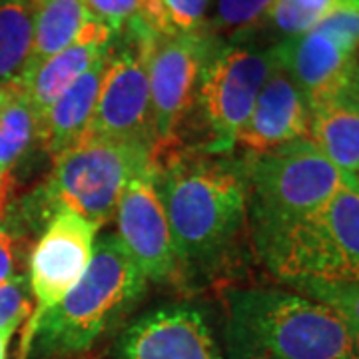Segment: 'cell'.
Segmentation results:
<instances>
[{"mask_svg": "<svg viewBox=\"0 0 359 359\" xmlns=\"http://www.w3.org/2000/svg\"><path fill=\"white\" fill-rule=\"evenodd\" d=\"M154 166L180 273L196 276L224 266L248 224L242 158L170 150Z\"/></svg>", "mask_w": 359, "mask_h": 359, "instance_id": "1", "label": "cell"}, {"mask_svg": "<svg viewBox=\"0 0 359 359\" xmlns=\"http://www.w3.org/2000/svg\"><path fill=\"white\" fill-rule=\"evenodd\" d=\"M230 359H359V332L306 295L269 287L226 294Z\"/></svg>", "mask_w": 359, "mask_h": 359, "instance_id": "2", "label": "cell"}, {"mask_svg": "<svg viewBox=\"0 0 359 359\" xmlns=\"http://www.w3.org/2000/svg\"><path fill=\"white\" fill-rule=\"evenodd\" d=\"M146 283L116 233L96 238L80 282L39 321L30 346L42 359L82 355L138 306ZM30 349V347H28Z\"/></svg>", "mask_w": 359, "mask_h": 359, "instance_id": "3", "label": "cell"}, {"mask_svg": "<svg viewBox=\"0 0 359 359\" xmlns=\"http://www.w3.org/2000/svg\"><path fill=\"white\" fill-rule=\"evenodd\" d=\"M154 144L108 136H82L54 156L48 180L30 194L14 214L26 228L50 222L58 212H72L102 228L114 216L128 180L154 164Z\"/></svg>", "mask_w": 359, "mask_h": 359, "instance_id": "4", "label": "cell"}, {"mask_svg": "<svg viewBox=\"0 0 359 359\" xmlns=\"http://www.w3.org/2000/svg\"><path fill=\"white\" fill-rule=\"evenodd\" d=\"M252 242L264 266L292 290L309 282L359 283V192L347 182L308 218Z\"/></svg>", "mask_w": 359, "mask_h": 359, "instance_id": "5", "label": "cell"}, {"mask_svg": "<svg viewBox=\"0 0 359 359\" xmlns=\"http://www.w3.org/2000/svg\"><path fill=\"white\" fill-rule=\"evenodd\" d=\"M242 164L252 240L308 218L347 184L311 140L292 142L264 154L245 152Z\"/></svg>", "mask_w": 359, "mask_h": 359, "instance_id": "6", "label": "cell"}, {"mask_svg": "<svg viewBox=\"0 0 359 359\" xmlns=\"http://www.w3.org/2000/svg\"><path fill=\"white\" fill-rule=\"evenodd\" d=\"M273 68V46H257L250 36L212 40L192 112L186 120L196 128L192 152L230 154Z\"/></svg>", "mask_w": 359, "mask_h": 359, "instance_id": "7", "label": "cell"}, {"mask_svg": "<svg viewBox=\"0 0 359 359\" xmlns=\"http://www.w3.org/2000/svg\"><path fill=\"white\" fill-rule=\"evenodd\" d=\"M158 34L134 16L116 34L102 88L84 136H108L154 144L148 65Z\"/></svg>", "mask_w": 359, "mask_h": 359, "instance_id": "8", "label": "cell"}, {"mask_svg": "<svg viewBox=\"0 0 359 359\" xmlns=\"http://www.w3.org/2000/svg\"><path fill=\"white\" fill-rule=\"evenodd\" d=\"M98 228L72 212H58L46 224L28 259V287L34 309L25 335L22 353H28L30 337L39 321L58 306L88 268Z\"/></svg>", "mask_w": 359, "mask_h": 359, "instance_id": "9", "label": "cell"}, {"mask_svg": "<svg viewBox=\"0 0 359 359\" xmlns=\"http://www.w3.org/2000/svg\"><path fill=\"white\" fill-rule=\"evenodd\" d=\"M214 36H176L156 40L148 78H150V108L154 124L156 156L176 150L180 134L192 112L200 74Z\"/></svg>", "mask_w": 359, "mask_h": 359, "instance_id": "10", "label": "cell"}, {"mask_svg": "<svg viewBox=\"0 0 359 359\" xmlns=\"http://www.w3.org/2000/svg\"><path fill=\"white\" fill-rule=\"evenodd\" d=\"M118 238L146 280L156 283L180 278L178 256L166 210L156 186V166L142 168L128 180L116 208Z\"/></svg>", "mask_w": 359, "mask_h": 359, "instance_id": "11", "label": "cell"}, {"mask_svg": "<svg viewBox=\"0 0 359 359\" xmlns=\"http://www.w3.org/2000/svg\"><path fill=\"white\" fill-rule=\"evenodd\" d=\"M112 359H224V353L200 309L168 304L130 321Z\"/></svg>", "mask_w": 359, "mask_h": 359, "instance_id": "12", "label": "cell"}, {"mask_svg": "<svg viewBox=\"0 0 359 359\" xmlns=\"http://www.w3.org/2000/svg\"><path fill=\"white\" fill-rule=\"evenodd\" d=\"M273 56L311 108L349 86L359 52L346 48L320 28H311L302 36L276 42Z\"/></svg>", "mask_w": 359, "mask_h": 359, "instance_id": "13", "label": "cell"}, {"mask_svg": "<svg viewBox=\"0 0 359 359\" xmlns=\"http://www.w3.org/2000/svg\"><path fill=\"white\" fill-rule=\"evenodd\" d=\"M308 100L292 78L276 65L257 94L252 114L238 134V142L248 154H264L285 144L309 140Z\"/></svg>", "mask_w": 359, "mask_h": 359, "instance_id": "14", "label": "cell"}, {"mask_svg": "<svg viewBox=\"0 0 359 359\" xmlns=\"http://www.w3.org/2000/svg\"><path fill=\"white\" fill-rule=\"evenodd\" d=\"M114 39V32L92 16L70 46L22 76L18 86L26 92L39 120L65 90L70 88L90 66L110 50Z\"/></svg>", "mask_w": 359, "mask_h": 359, "instance_id": "15", "label": "cell"}, {"mask_svg": "<svg viewBox=\"0 0 359 359\" xmlns=\"http://www.w3.org/2000/svg\"><path fill=\"white\" fill-rule=\"evenodd\" d=\"M112 48V46H110ZM110 50L100 56L76 82L65 90L56 102L40 116L39 144L50 156H58L76 144L88 126L98 94L102 88Z\"/></svg>", "mask_w": 359, "mask_h": 359, "instance_id": "16", "label": "cell"}, {"mask_svg": "<svg viewBox=\"0 0 359 359\" xmlns=\"http://www.w3.org/2000/svg\"><path fill=\"white\" fill-rule=\"evenodd\" d=\"M309 140L344 176L359 172V104L351 90L309 108Z\"/></svg>", "mask_w": 359, "mask_h": 359, "instance_id": "17", "label": "cell"}, {"mask_svg": "<svg viewBox=\"0 0 359 359\" xmlns=\"http://www.w3.org/2000/svg\"><path fill=\"white\" fill-rule=\"evenodd\" d=\"M34 142H39V116L25 90L13 84L0 106V212L6 208L14 170L32 150Z\"/></svg>", "mask_w": 359, "mask_h": 359, "instance_id": "18", "label": "cell"}, {"mask_svg": "<svg viewBox=\"0 0 359 359\" xmlns=\"http://www.w3.org/2000/svg\"><path fill=\"white\" fill-rule=\"evenodd\" d=\"M90 18L92 14L88 13L84 0H44L39 4L34 14L32 50L22 76L70 46L88 25Z\"/></svg>", "mask_w": 359, "mask_h": 359, "instance_id": "19", "label": "cell"}, {"mask_svg": "<svg viewBox=\"0 0 359 359\" xmlns=\"http://www.w3.org/2000/svg\"><path fill=\"white\" fill-rule=\"evenodd\" d=\"M36 4L30 0H0V86L18 84L25 74L32 39Z\"/></svg>", "mask_w": 359, "mask_h": 359, "instance_id": "20", "label": "cell"}, {"mask_svg": "<svg viewBox=\"0 0 359 359\" xmlns=\"http://www.w3.org/2000/svg\"><path fill=\"white\" fill-rule=\"evenodd\" d=\"M210 0H140L138 16L160 39L208 34Z\"/></svg>", "mask_w": 359, "mask_h": 359, "instance_id": "21", "label": "cell"}, {"mask_svg": "<svg viewBox=\"0 0 359 359\" xmlns=\"http://www.w3.org/2000/svg\"><path fill=\"white\" fill-rule=\"evenodd\" d=\"M276 0H210L208 34L218 40L252 36Z\"/></svg>", "mask_w": 359, "mask_h": 359, "instance_id": "22", "label": "cell"}, {"mask_svg": "<svg viewBox=\"0 0 359 359\" xmlns=\"http://www.w3.org/2000/svg\"><path fill=\"white\" fill-rule=\"evenodd\" d=\"M334 4L335 0H276L264 20L283 39L302 36L316 28Z\"/></svg>", "mask_w": 359, "mask_h": 359, "instance_id": "23", "label": "cell"}, {"mask_svg": "<svg viewBox=\"0 0 359 359\" xmlns=\"http://www.w3.org/2000/svg\"><path fill=\"white\" fill-rule=\"evenodd\" d=\"M295 294L332 308L359 332V283L309 282L297 285Z\"/></svg>", "mask_w": 359, "mask_h": 359, "instance_id": "24", "label": "cell"}, {"mask_svg": "<svg viewBox=\"0 0 359 359\" xmlns=\"http://www.w3.org/2000/svg\"><path fill=\"white\" fill-rule=\"evenodd\" d=\"M32 313V295L28 276L16 273L0 285V332L18 330V325Z\"/></svg>", "mask_w": 359, "mask_h": 359, "instance_id": "25", "label": "cell"}, {"mask_svg": "<svg viewBox=\"0 0 359 359\" xmlns=\"http://www.w3.org/2000/svg\"><path fill=\"white\" fill-rule=\"evenodd\" d=\"M316 28L334 36L349 50L359 52V0H335Z\"/></svg>", "mask_w": 359, "mask_h": 359, "instance_id": "26", "label": "cell"}, {"mask_svg": "<svg viewBox=\"0 0 359 359\" xmlns=\"http://www.w3.org/2000/svg\"><path fill=\"white\" fill-rule=\"evenodd\" d=\"M26 226L13 210L0 212V285L16 276L20 248L25 245Z\"/></svg>", "mask_w": 359, "mask_h": 359, "instance_id": "27", "label": "cell"}, {"mask_svg": "<svg viewBox=\"0 0 359 359\" xmlns=\"http://www.w3.org/2000/svg\"><path fill=\"white\" fill-rule=\"evenodd\" d=\"M88 13L108 26L114 34L122 32L134 16H138L140 0H84Z\"/></svg>", "mask_w": 359, "mask_h": 359, "instance_id": "28", "label": "cell"}, {"mask_svg": "<svg viewBox=\"0 0 359 359\" xmlns=\"http://www.w3.org/2000/svg\"><path fill=\"white\" fill-rule=\"evenodd\" d=\"M13 335L14 330H4V332H0V359L8 358V346H11Z\"/></svg>", "mask_w": 359, "mask_h": 359, "instance_id": "29", "label": "cell"}, {"mask_svg": "<svg viewBox=\"0 0 359 359\" xmlns=\"http://www.w3.org/2000/svg\"><path fill=\"white\" fill-rule=\"evenodd\" d=\"M349 90L355 98V102L359 104V56L358 62H355V68H353V76H351V82H349Z\"/></svg>", "mask_w": 359, "mask_h": 359, "instance_id": "30", "label": "cell"}, {"mask_svg": "<svg viewBox=\"0 0 359 359\" xmlns=\"http://www.w3.org/2000/svg\"><path fill=\"white\" fill-rule=\"evenodd\" d=\"M346 178L347 182H349V184H351V186H353V188L359 192V172L355 174V176H346Z\"/></svg>", "mask_w": 359, "mask_h": 359, "instance_id": "31", "label": "cell"}, {"mask_svg": "<svg viewBox=\"0 0 359 359\" xmlns=\"http://www.w3.org/2000/svg\"><path fill=\"white\" fill-rule=\"evenodd\" d=\"M6 96H8V86H0V106L6 100Z\"/></svg>", "mask_w": 359, "mask_h": 359, "instance_id": "32", "label": "cell"}, {"mask_svg": "<svg viewBox=\"0 0 359 359\" xmlns=\"http://www.w3.org/2000/svg\"><path fill=\"white\" fill-rule=\"evenodd\" d=\"M30 2H34V4H36V6H39V4H42V2H44V0H30Z\"/></svg>", "mask_w": 359, "mask_h": 359, "instance_id": "33", "label": "cell"}]
</instances>
